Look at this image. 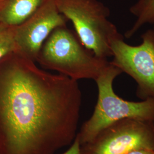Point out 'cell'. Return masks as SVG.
<instances>
[{"label": "cell", "mask_w": 154, "mask_h": 154, "mask_svg": "<svg viewBox=\"0 0 154 154\" xmlns=\"http://www.w3.org/2000/svg\"><path fill=\"white\" fill-rule=\"evenodd\" d=\"M77 81L15 52L0 60V154H54L77 136Z\"/></svg>", "instance_id": "cell-1"}, {"label": "cell", "mask_w": 154, "mask_h": 154, "mask_svg": "<svg viewBox=\"0 0 154 154\" xmlns=\"http://www.w3.org/2000/svg\"><path fill=\"white\" fill-rule=\"evenodd\" d=\"M36 62L47 69L74 80L95 81L109 65L107 59L94 54L81 42L76 33L65 26L56 28L46 40Z\"/></svg>", "instance_id": "cell-2"}, {"label": "cell", "mask_w": 154, "mask_h": 154, "mask_svg": "<svg viewBox=\"0 0 154 154\" xmlns=\"http://www.w3.org/2000/svg\"><path fill=\"white\" fill-rule=\"evenodd\" d=\"M122 73L121 70L110 63L95 79L98 100L93 115L77 134L81 145L90 141L106 127L120 120L131 118L154 121V99L128 101L115 93L113 82Z\"/></svg>", "instance_id": "cell-3"}, {"label": "cell", "mask_w": 154, "mask_h": 154, "mask_svg": "<svg viewBox=\"0 0 154 154\" xmlns=\"http://www.w3.org/2000/svg\"><path fill=\"white\" fill-rule=\"evenodd\" d=\"M59 11L72 21L82 44L97 57H112L111 44L123 35L108 19L109 8L98 0H55Z\"/></svg>", "instance_id": "cell-4"}, {"label": "cell", "mask_w": 154, "mask_h": 154, "mask_svg": "<svg viewBox=\"0 0 154 154\" xmlns=\"http://www.w3.org/2000/svg\"><path fill=\"white\" fill-rule=\"evenodd\" d=\"M142 43L133 46L122 35L111 44L112 60L110 62L137 83L136 95L141 100L154 99V29L141 35Z\"/></svg>", "instance_id": "cell-5"}, {"label": "cell", "mask_w": 154, "mask_h": 154, "mask_svg": "<svg viewBox=\"0 0 154 154\" xmlns=\"http://www.w3.org/2000/svg\"><path fill=\"white\" fill-rule=\"evenodd\" d=\"M138 149L154 150V121L120 120L81 145V154H127Z\"/></svg>", "instance_id": "cell-6"}, {"label": "cell", "mask_w": 154, "mask_h": 154, "mask_svg": "<svg viewBox=\"0 0 154 154\" xmlns=\"http://www.w3.org/2000/svg\"><path fill=\"white\" fill-rule=\"evenodd\" d=\"M67 21L58 11L55 0H48L26 20L14 26V52L35 62L50 34L56 28L66 26Z\"/></svg>", "instance_id": "cell-7"}, {"label": "cell", "mask_w": 154, "mask_h": 154, "mask_svg": "<svg viewBox=\"0 0 154 154\" xmlns=\"http://www.w3.org/2000/svg\"><path fill=\"white\" fill-rule=\"evenodd\" d=\"M48 0H0V23L16 26L21 23Z\"/></svg>", "instance_id": "cell-8"}, {"label": "cell", "mask_w": 154, "mask_h": 154, "mask_svg": "<svg viewBox=\"0 0 154 154\" xmlns=\"http://www.w3.org/2000/svg\"><path fill=\"white\" fill-rule=\"evenodd\" d=\"M130 12L137 19L132 27L125 33L127 38L132 37L144 25H154V0H138L130 8Z\"/></svg>", "instance_id": "cell-9"}, {"label": "cell", "mask_w": 154, "mask_h": 154, "mask_svg": "<svg viewBox=\"0 0 154 154\" xmlns=\"http://www.w3.org/2000/svg\"><path fill=\"white\" fill-rule=\"evenodd\" d=\"M15 51L14 26L0 23V60Z\"/></svg>", "instance_id": "cell-10"}, {"label": "cell", "mask_w": 154, "mask_h": 154, "mask_svg": "<svg viewBox=\"0 0 154 154\" xmlns=\"http://www.w3.org/2000/svg\"><path fill=\"white\" fill-rule=\"evenodd\" d=\"M62 154H81V144L77 136L74 139L72 146L65 152Z\"/></svg>", "instance_id": "cell-11"}, {"label": "cell", "mask_w": 154, "mask_h": 154, "mask_svg": "<svg viewBox=\"0 0 154 154\" xmlns=\"http://www.w3.org/2000/svg\"><path fill=\"white\" fill-rule=\"evenodd\" d=\"M127 154H154V150L146 149H138L132 151Z\"/></svg>", "instance_id": "cell-12"}, {"label": "cell", "mask_w": 154, "mask_h": 154, "mask_svg": "<svg viewBox=\"0 0 154 154\" xmlns=\"http://www.w3.org/2000/svg\"><path fill=\"white\" fill-rule=\"evenodd\" d=\"M153 28V29H154V25H153V28Z\"/></svg>", "instance_id": "cell-13"}]
</instances>
